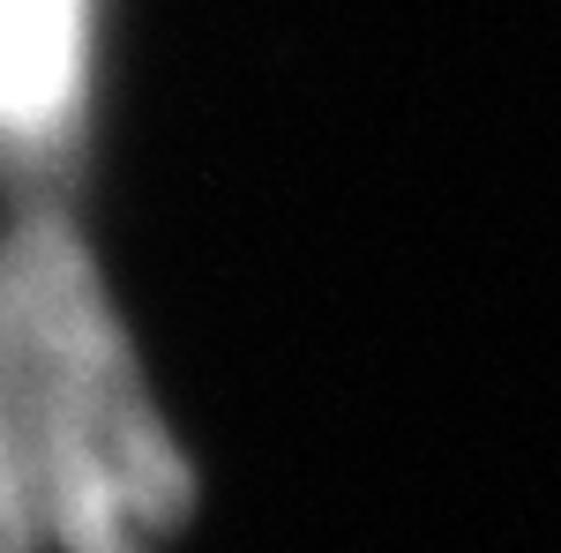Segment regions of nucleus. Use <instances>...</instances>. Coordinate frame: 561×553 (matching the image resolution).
I'll list each match as a JSON object with an SVG mask.
<instances>
[{
	"label": "nucleus",
	"instance_id": "1",
	"mask_svg": "<svg viewBox=\"0 0 561 553\" xmlns=\"http://www.w3.org/2000/svg\"><path fill=\"white\" fill-rule=\"evenodd\" d=\"M187 471L142 404L83 247L31 224L0 247V553H150Z\"/></svg>",
	"mask_w": 561,
	"mask_h": 553
},
{
	"label": "nucleus",
	"instance_id": "2",
	"mask_svg": "<svg viewBox=\"0 0 561 553\" xmlns=\"http://www.w3.org/2000/svg\"><path fill=\"white\" fill-rule=\"evenodd\" d=\"M83 68V0H0V128H60Z\"/></svg>",
	"mask_w": 561,
	"mask_h": 553
}]
</instances>
